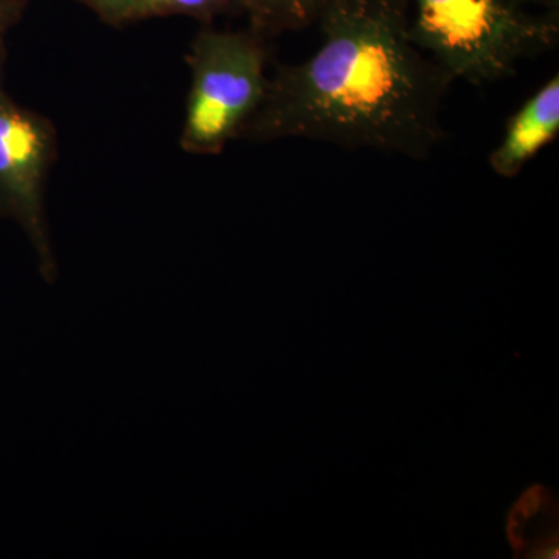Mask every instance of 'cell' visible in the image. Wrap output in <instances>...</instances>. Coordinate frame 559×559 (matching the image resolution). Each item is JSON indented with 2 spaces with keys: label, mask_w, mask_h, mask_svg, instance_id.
Listing matches in <instances>:
<instances>
[{
  "label": "cell",
  "mask_w": 559,
  "mask_h": 559,
  "mask_svg": "<svg viewBox=\"0 0 559 559\" xmlns=\"http://www.w3.org/2000/svg\"><path fill=\"white\" fill-rule=\"evenodd\" d=\"M318 24L322 46L270 79L242 138L428 159L443 140L441 103L454 81L412 40L406 0H326Z\"/></svg>",
  "instance_id": "obj_1"
},
{
  "label": "cell",
  "mask_w": 559,
  "mask_h": 559,
  "mask_svg": "<svg viewBox=\"0 0 559 559\" xmlns=\"http://www.w3.org/2000/svg\"><path fill=\"white\" fill-rule=\"evenodd\" d=\"M409 33L452 81L474 86L510 79L520 62L554 50L559 16L521 0H406Z\"/></svg>",
  "instance_id": "obj_2"
},
{
  "label": "cell",
  "mask_w": 559,
  "mask_h": 559,
  "mask_svg": "<svg viewBox=\"0 0 559 559\" xmlns=\"http://www.w3.org/2000/svg\"><path fill=\"white\" fill-rule=\"evenodd\" d=\"M191 87L180 146L219 154L240 138L266 97V49L257 32L198 33L189 55Z\"/></svg>",
  "instance_id": "obj_3"
},
{
  "label": "cell",
  "mask_w": 559,
  "mask_h": 559,
  "mask_svg": "<svg viewBox=\"0 0 559 559\" xmlns=\"http://www.w3.org/2000/svg\"><path fill=\"white\" fill-rule=\"evenodd\" d=\"M51 146L49 124L0 90V216L16 221L27 234L47 277L55 270L44 213Z\"/></svg>",
  "instance_id": "obj_4"
},
{
  "label": "cell",
  "mask_w": 559,
  "mask_h": 559,
  "mask_svg": "<svg viewBox=\"0 0 559 559\" xmlns=\"http://www.w3.org/2000/svg\"><path fill=\"white\" fill-rule=\"evenodd\" d=\"M559 132V76H551L510 117L503 138L489 154V167L503 179L521 175Z\"/></svg>",
  "instance_id": "obj_5"
},
{
  "label": "cell",
  "mask_w": 559,
  "mask_h": 559,
  "mask_svg": "<svg viewBox=\"0 0 559 559\" xmlns=\"http://www.w3.org/2000/svg\"><path fill=\"white\" fill-rule=\"evenodd\" d=\"M326 0H246L252 31L259 35H278L301 31L319 20Z\"/></svg>",
  "instance_id": "obj_6"
},
{
  "label": "cell",
  "mask_w": 559,
  "mask_h": 559,
  "mask_svg": "<svg viewBox=\"0 0 559 559\" xmlns=\"http://www.w3.org/2000/svg\"><path fill=\"white\" fill-rule=\"evenodd\" d=\"M231 10L241 11L238 0H138L135 20L170 14L212 20Z\"/></svg>",
  "instance_id": "obj_7"
},
{
  "label": "cell",
  "mask_w": 559,
  "mask_h": 559,
  "mask_svg": "<svg viewBox=\"0 0 559 559\" xmlns=\"http://www.w3.org/2000/svg\"><path fill=\"white\" fill-rule=\"evenodd\" d=\"M83 2L97 11L103 20L112 24L135 20L138 0H83Z\"/></svg>",
  "instance_id": "obj_8"
},
{
  "label": "cell",
  "mask_w": 559,
  "mask_h": 559,
  "mask_svg": "<svg viewBox=\"0 0 559 559\" xmlns=\"http://www.w3.org/2000/svg\"><path fill=\"white\" fill-rule=\"evenodd\" d=\"M14 5H16L14 0H0V69L3 61V28L7 20L14 13Z\"/></svg>",
  "instance_id": "obj_9"
},
{
  "label": "cell",
  "mask_w": 559,
  "mask_h": 559,
  "mask_svg": "<svg viewBox=\"0 0 559 559\" xmlns=\"http://www.w3.org/2000/svg\"><path fill=\"white\" fill-rule=\"evenodd\" d=\"M527 9L530 7H536V9H540L544 13L554 14V16H559V0H521Z\"/></svg>",
  "instance_id": "obj_10"
},
{
  "label": "cell",
  "mask_w": 559,
  "mask_h": 559,
  "mask_svg": "<svg viewBox=\"0 0 559 559\" xmlns=\"http://www.w3.org/2000/svg\"><path fill=\"white\" fill-rule=\"evenodd\" d=\"M240 2L241 11H245L246 0H238Z\"/></svg>",
  "instance_id": "obj_11"
}]
</instances>
